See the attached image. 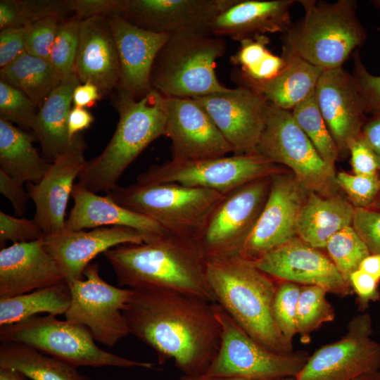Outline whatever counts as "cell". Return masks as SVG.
Returning a JSON list of instances; mask_svg holds the SVG:
<instances>
[{"label":"cell","mask_w":380,"mask_h":380,"mask_svg":"<svg viewBox=\"0 0 380 380\" xmlns=\"http://www.w3.org/2000/svg\"><path fill=\"white\" fill-rule=\"evenodd\" d=\"M180 380H252L248 378L239 376H211L204 374L198 376H184L180 377Z\"/></svg>","instance_id":"cell-58"},{"label":"cell","mask_w":380,"mask_h":380,"mask_svg":"<svg viewBox=\"0 0 380 380\" xmlns=\"http://www.w3.org/2000/svg\"><path fill=\"white\" fill-rule=\"evenodd\" d=\"M68 0H1L0 29L27 27L51 15L70 12Z\"/></svg>","instance_id":"cell-37"},{"label":"cell","mask_w":380,"mask_h":380,"mask_svg":"<svg viewBox=\"0 0 380 380\" xmlns=\"http://www.w3.org/2000/svg\"><path fill=\"white\" fill-rule=\"evenodd\" d=\"M336 182L355 208H369L380 192V178L377 174L359 175L341 172L336 175Z\"/></svg>","instance_id":"cell-42"},{"label":"cell","mask_w":380,"mask_h":380,"mask_svg":"<svg viewBox=\"0 0 380 380\" xmlns=\"http://www.w3.org/2000/svg\"><path fill=\"white\" fill-rule=\"evenodd\" d=\"M71 12L82 20L94 16L120 15L126 0H68Z\"/></svg>","instance_id":"cell-49"},{"label":"cell","mask_w":380,"mask_h":380,"mask_svg":"<svg viewBox=\"0 0 380 380\" xmlns=\"http://www.w3.org/2000/svg\"><path fill=\"white\" fill-rule=\"evenodd\" d=\"M21 372L13 369H0V380H27Z\"/></svg>","instance_id":"cell-59"},{"label":"cell","mask_w":380,"mask_h":380,"mask_svg":"<svg viewBox=\"0 0 380 380\" xmlns=\"http://www.w3.org/2000/svg\"><path fill=\"white\" fill-rule=\"evenodd\" d=\"M0 341L28 346L77 368L153 367L152 363L129 360L100 348L85 326L59 320L51 315H36L0 327Z\"/></svg>","instance_id":"cell-8"},{"label":"cell","mask_w":380,"mask_h":380,"mask_svg":"<svg viewBox=\"0 0 380 380\" xmlns=\"http://www.w3.org/2000/svg\"><path fill=\"white\" fill-rule=\"evenodd\" d=\"M0 369H17L32 380H91L77 367L14 342H1Z\"/></svg>","instance_id":"cell-32"},{"label":"cell","mask_w":380,"mask_h":380,"mask_svg":"<svg viewBox=\"0 0 380 380\" xmlns=\"http://www.w3.org/2000/svg\"><path fill=\"white\" fill-rule=\"evenodd\" d=\"M63 17L51 15L26 27L25 46L29 54L49 60L58 23Z\"/></svg>","instance_id":"cell-43"},{"label":"cell","mask_w":380,"mask_h":380,"mask_svg":"<svg viewBox=\"0 0 380 380\" xmlns=\"http://www.w3.org/2000/svg\"><path fill=\"white\" fill-rule=\"evenodd\" d=\"M133 290L122 312L129 334L170 360L184 376L206 372L220 349L222 328L213 303L165 290Z\"/></svg>","instance_id":"cell-1"},{"label":"cell","mask_w":380,"mask_h":380,"mask_svg":"<svg viewBox=\"0 0 380 380\" xmlns=\"http://www.w3.org/2000/svg\"><path fill=\"white\" fill-rule=\"evenodd\" d=\"M71 197L73 207L65 220V229L80 231L106 226L126 227L151 236L167 233L148 217L127 209L108 196H100L75 184Z\"/></svg>","instance_id":"cell-27"},{"label":"cell","mask_w":380,"mask_h":380,"mask_svg":"<svg viewBox=\"0 0 380 380\" xmlns=\"http://www.w3.org/2000/svg\"><path fill=\"white\" fill-rule=\"evenodd\" d=\"M349 283L353 292L357 297V305L360 311H365L371 302L379 300V283L365 272L359 269L353 272L350 276Z\"/></svg>","instance_id":"cell-51"},{"label":"cell","mask_w":380,"mask_h":380,"mask_svg":"<svg viewBox=\"0 0 380 380\" xmlns=\"http://www.w3.org/2000/svg\"><path fill=\"white\" fill-rule=\"evenodd\" d=\"M293 0H236L212 21L213 34L241 41L267 33H285L291 25Z\"/></svg>","instance_id":"cell-26"},{"label":"cell","mask_w":380,"mask_h":380,"mask_svg":"<svg viewBox=\"0 0 380 380\" xmlns=\"http://www.w3.org/2000/svg\"><path fill=\"white\" fill-rule=\"evenodd\" d=\"M359 270L380 282V254H369L361 262Z\"/></svg>","instance_id":"cell-57"},{"label":"cell","mask_w":380,"mask_h":380,"mask_svg":"<svg viewBox=\"0 0 380 380\" xmlns=\"http://www.w3.org/2000/svg\"><path fill=\"white\" fill-rule=\"evenodd\" d=\"M120 286L179 292L216 303L208 259L198 241L168 233L142 243H126L103 253Z\"/></svg>","instance_id":"cell-2"},{"label":"cell","mask_w":380,"mask_h":380,"mask_svg":"<svg viewBox=\"0 0 380 380\" xmlns=\"http://www.w3.org/2000/svg\"><path fill=\"white\" fill-rule=\"evenodd\" d=\"M106 195L153 220L167 233L198 242L211 213L224 196L177 183L117 186Z\"/></svg>","instance_id":"cell-7"},{"label":"cell","mask_w":380,"mask_h":380,"mask_svg":"<svg viewBox=\"0 0 380 380\" xmlns=\"http://www.w3.org/2000/svg\"><path fill=\"white\" fill-rule=\"evenodd\" d=\"M352 224L370 254H380V210L355 208Z\"/></svg>","instance_id":"cell-47"},{"label":"cell","mask_w":380,"mask_h":380,"mask_svg":"<svg viewBox=\"0 0 380 380\" xmlns=\"http://www.w3.org/2000/svg\"><path fill=\"white\" fill-rule=\"evenodd\" d=\"M236 0H126L120 15L140 28L173 34L206 30ZM210 32V31H209Z\"/></svg>","instance_id":"cell-21"},{"label":"cell","mask_w":380,"mask_h":380,"mask_svg":"<svg viewBox=\"0 0 380 380\" xmlns=\"http://www.w3.org/2000/svg\"><path fill=\"white\" fill-rule=\"evenodd\" d=\"M308 191L284 170L271 177L263 208L239 257L253 261L297 237L296 223Z\"/></svg>","instance_id":"cell-15"},{"label":"cell","mask_w":380,"mask_h":380,"mask_svg":"<svg viewBox=\"0 0 380 380\" xmlns=\"http://www.w3.org/2000/svg\"><path fill=\"white\" fill-rule=\"evenodd\" d=\"M270 380H298L296 376H284Z\"/></svg>","instance_id":"cell-62"},{"label":"cell","mask_w":380,"mask_h":380,"mask_svg":"<svg viewBox=\"0 0 380 380\" xmlns=\"http://www.w3.org/2000/svg\"><path fill=\"white\" fill-rule=\"evenodd\" d=\"M0 191L11 203L15 215H23L30 198L27 191L23 188V184L0 170Z\"/></svg>","instance_id":"cell-52"},{"label":"cell","mask_w":380,"mask_h":380,"mask_svg":"<svg viewBox=\"0 0 380 380\" xmlns=\"http://www.w3.org/2000/svg\"><path fill=\"white\" fill-rule=\"evenodd\" d=\"M208 113L234 155L258 153L268 102L244 86L194 98Z\"/></svg>","instance_id":"cell-16"},{"label":"cell","mask_w":380,"mask_h":380,"mask_svg":"<svg viewBox=\"0 0 380 380\" xmlns=\"http://www.w3.org/2000/svg\"><path fill=\"white\" fill-rule=\"evenodd\" d=\"M353 380H380V370L374 372L365 374Z\"/></svg>","instance_id":"cell-60"},{"label":"cell","mask_w":380,"mask_h":380,"mask_svg":"<svg viewBox=\"0 0 380 380\" xmlns=\"http://www.w3.org/2000/svg\"><path fill=\"white\" fill-rule=\"evenodd\" d=\"M150 237L130 227H103L88 232L64 229L44 235L42 241L69 281L84 279L85 268L99 254L122 244L142 243Z\"/></svg>","instance_id":"cell-20"},{"label":"cell","mask_w":380,"mask_h":380,"mask_svg":"<svg viewBox=\"0 0 380 380\" xmlns=\"http://www.w3.org/2000/svg\"><path fill=\"white\" fill-rule=\"evenodd\" d=\"M82 20L76 15L59 21L49 61L63 78L74 73Z\"/></svg>","instance_id":"cell-39"},{"label":"cell","mask_w":380,"mask_h":380,"mask_svg":"<svg viewBox=\"0 0 380 380\" xmlns=\"http://www.w3.org/2000/svg\"><path fill=\"white\" fill-rule=\"evenodd\" d=\"M84 279L67 281L71 292L65 319L85 326L94 338L109 347L129 334L123 310L131 300L133 290L115 287L105 281L98 263H90Z\"/></svg>","instance_id":"cell-12"},{"label":"cell","mask_w":380,"mask_h":380,"mask_svg":"<svg viewBox=\"0 0 380 380\" xmlns=\"http://www.w3.org/2000/svg\"><path fill=\"white\" fill-rule=\"evenodd\" d=\"M0 78L25 94L39 108L63 79L49 60L26 51L1 68Z\"/></svg>","instance_id":"cell-33"},{"label":"cell","mask_w":380,"mask_h":380,"mask_svg":"<svg viewBox=\"0 0 380 380\" xmlns=\"http://www.w3.org/2000/svg\"><path fill=\"white\" fill-rule=\"evenodd\" d=\"M292 115L317 151L332 170L339 152L319 110L315 89L292 110Z\"/></svg>","instance_id":"cell-35"},{"label":"cell","mask_w":380,"mask_h":380,"mask_svg":"<svg viewBox=\"0 0 380 380\" xmlns=\"http://www.w3.org/2000/svg\"><path fill=\"white\" fill-rule=\"evenodd\" d=\"M42 239L15 243L0 251V298H8L65 281Z\"/></svg>","instance_id":"cell-24"},{"label":"cell","mask_w":380,"mask_h":380,"mask_svg":"<svg viewBox=\"0 0 380 380\" xmlns=\"http://www.w3.org/2000/svg\"><path fill=\"white\" fill-rule=\"evenodd\" d=\"M282 170L279 165L259 153L194 161L171 160L150 166L137 176L136 183H177L225 195L246 183L271 177Z\"/></svg>","instance_id":"cell-11"},{"label":"cell","mask_w":380,"mask_h":380,"mask_svg":"<svg viewBox=\"0 0 380 380\" xmlns=\"http://www.w3.org/2000/svg\"><path fill=\"white\" fill-rule=\"evenodd\" d=\"M285 60L282 56H276L271 52L265 57L262 63L251 73L245 77L255 81L268 80L277 75L284 68Z\"/></svg>","instance_id":"cell-53"},{"label":"cell","mask_w":380,"mask_h":380,"mask_svg":"<svg viewBox=\"0 0 380 380\" xmlns=\"http://www.w3.org/2000/svg\"><path fill=\"white\" fill-rule=\"evenodd\" d=\"M325 248L329 258L349 284L350 274L358 270L363 259L370 254L365 242L351 226L333 235Z\"/></svg>","instance_id":"cell-38"},{"label":"cell","mask_w":380,"mask_h":380,"mask_svg":"<svg viewBox=\"0 0 380 380\" xmlns=\"http://www.w3.org/2000/svg\"><path fill=\"white\" fill-rule=\"evenodd\" d=\"M315 94L338 152L346 154L350 141L362 133L365 114L355 79L343 67L324 70Z\"/></svg>","instance_id":"cell-23"},{"label":"cell","mask_w":380,"mask_h":380,"mask_svg":"<svg viewBox=\"0 0 380 380\" xmlns=\"http://www.w3.org/2000/svg\"><path fill=\"white\" fill-rule=\"evenodd\" d=\"M368 313L353 317L338 340L316 350L296 376L298 380H353L380 370V343L372 338Z\"/></svg>","instance_id":"cell-14"},{"label":"cell","mask_w":380,"mask_h":380,"mask_svg":"<svg viewBox=\"0 0 380 380\" xmlns=\"http://www.w3.org/2000/svg\"><path fill=\"white\" fill-rule=\"evenodd\" d=\"M353 77L362 97L365 113L380 115V76L368 72L360 56L355 58Z\"/></svg>","instance_id":"cell-46"},{"label":"cell","mask_w":380,"mask_h":380,"mask_svg":"<svg viewBox=\"0 0 380 380\" xmlns=\"http://www.w3.org/2000/svg\"><path fill=\"white\" fill-rule=\"evenodd\" d=\"M270 39L266 35H259L240 41L238 51L230 58L231 63L244 75H249L256 69L270 52L267 46Z\"/></svg>","instance_id":"cell-45"},{"label":"cell","mask_w":380,"mask_h":380,"mask_svg":"<svg viewBox=\"0 0 380 380\" xmlns=\"http://www.w3.org/2000/svg\"><path fill=\"white\" fill-rule=\"evenodd\" d=\"M257 151L272 163L290 168L308 191L326 197L338 194L335 171L321 158L291 111L268 103Z\"/></svg>","instance_id":"cell-9"},{"label":"cell","mask_w":380,"mask_h":380,"mask_svg":"<svg viewBox=\"0 0 380 380\" xmlns=\"http://www.w3.org/2000/svg\"><path fill=\"white\" fill-rule=\"evenodd\" d=\"M329 292L318 286H302L296 312V331L302 343H309L311 334L322 324L332 322L335 311L327 298Z\"/></svg>","instance_id":"cell-36"},{"label":"cell","mask_w":380,"mask_h":380,"mask_svg":"<svg viewBox=\"0 0 380 380\" xmlns=\"http://www.w3.org/2000/svg\"><path fill=\"white\" fill-rule=\"evenodd\" d=\"M302 286L293 282L278 281L272 303L276 325L286 341L293 345L296 331V312Z\"/></svg>","instance_id":"cell-40"},{"label":"cell","mask_w":380,"mask_h":380,"mask_svg":"<svg viewBox=\"0 0 380 380\" xmlns=\"http://www.w3.org/2000/svg\"><path fill=\"white\" fill-rule=\"evenodd\" d=\"M225 51L223 37L209 31L170 34L154 61L152 88L165 97L192 99L229 91L215 71L217 59Z\"/></svg>","instance_id":"cell-5"},{"label":"cell","mask_w":380,"mask_h":380,"mask_svg":"<svg viewBox=\"0 0 380 380\" xmlns=\"http://www.w3.org/2000/svg\"><path fill=\"white\" fill-rule=\"evenodd\" d=\"M372 205H373L374 210H380V192L376 196L374 201L372 203Z\"/></svg>","instance_id":"cell-61"},{"label":"cell","mask_w":380,"mask_h":380,"mask_svg":"<svg viewBox=\"0 0 380 380\" xmlns=\"http://www.w3.org/2000/svg\"><path fill=\"white\" fill-rule=\"evenodd\" d=\"M271 177L246 183L224 196L198 240L207 259L238 255L265 203Z\"/></svg>","instance_id":"cell-13"},{"label":"cell","mask_w":380,"mask_h":380,"mask_svg":"<svg viewBox=\"0 0 380 380\" xmlns=\"http://www.w3.org/2000/svg\"><path fill=\"white\" fill-rule=\"evenodd\" d=\"M378 8H380V0L373 1H372Z\"/></svg>","instance_id":"cell-63"},{"label":"cell","mask_w":380,"mask_h":380,"mask_svg":"<svg viewBox=\"0 0 380 380\" xmlns=\"http://www.w3.org/2000/svg\"><path fill=\"white\" fill-rule=\"evenodd\" d=\"M81 82L74 72L63 79L39 107L32 129L40 142L42 156L53 163L68 149V116L75 87Z\"/></svg>","instance_id":"cell-29"},{"label":"cell","mask_w":380,"mask_h":380,"mask_svg":"<svg viewBox=\"0 0 380 380\" xmlns=\"http://www.w3.org/2000/svg\"><path fill=\"white\" fill-rule=\"evenodd\" d=\"M281 56L285 60L284 68L268 80H251L237 69L232 71L231 78L238 86L254 90L268 103L291 111L315 89L324 70L284 48Z\"/></svg>","instance_id":"cell-28"},{"label":"cell","mask_w":380,"mask_h":380,"mask_svg":"<svg viewBox=\"0 0 380 380\" xmlns=\"http://www.w3.org/2000/svg\"><path fill=\"white\" fill-rule=\"evenodd\" d=\"M355 207L341 196H322L308 191L299 212L297 236L315 248H325L329 239L350 226Z\"/></svg>","instance_id":"cell-30"},{"label":"cell","mask_w":380,"mask_h":380,"mask_svg":"<svg viewBox=\"0 0 380 380\" xmlns=\"http://www.w3.org/2000/svg\"><path fill=\"white\" fill-rule=\"evenodd\" d=\"M222 328L218 353L204 375L239 376L252 380H270L296 376L309 354L293 351L274 352L251 337L217 303H213Z\"/></svg>","instance_id":"cell-10"},{"label":"cell","mask_w":380,"mask_h":380,"mask_svg":"<svg viewBox=\"0 0 380 380\" xmlns=\"http://www.w3.org/2000/svg\"><path fill=\"white\" fill-rule=\"evenodd\" d=\"M299 2L304 16L284 33L283 48L323 70L342 67L367 36L355 15V2Z\"/></svg>","instance_id":"cell-6"},{"label":"cell","mask_w":380,"mask_h":380,"mask_svg":"<svg viewBox=\"0 0 380 380\" xmlns=\"http://www.w3.org/2000/svg\"><path fill=\"white\" fill-rule=\"evenodd\" d=\"M119 120L111 139L97 156L87 161L78 182L87 189L106 194L129 165L153 141L165 136L166 97L153 89L140 99L117 90Z\"/></svg>","instance_id":"cell-4"},{"label":"cell","mask_w":380,"mask_h":380,"mask_svg":"<svg viewBox=\"0 0 380 380\" xmlns=\"http://www.w3.org/2000/svg\"><path fill=\"white\" fill-rule=\"evenodd\" d=\"M94 122V116L86 108L73 106L68 122V134L71 139L77 134L88 129Z\"/></svg>","instance_id":"cell-54"},{"label":"cell","mask_w":380,"mask_h":380,"mask_svg":"<svg viewBox=\"0 0 380 380\" xmlns=\"http://www.w3.org/2000/svg\"><path fill=\"white\" fill-rule=\"evenodd\" d=\"M354 174L374 175L380 170V160L374 151L360 134L350 141L348 146Z\"/></svg>","instance_id":"cell-48"},{"label":"cell","mask_w":380,"mask_h":380,"mask_svg":"<svg viewBox=\"0 0 380 380\" xmlns=\"http://www.w3.org/2000/svg\"><path fill=\"white\" fill-rule=\"evenodd\" d=\"M101 97L98 87L94 84L80 83L74 90L72 103L74 106L86 108L93 106Z\"/></svg>","instance_id":"cell-55"},{"label":"cell","mask_w":380,"mask_h":380,"mask_svg":"<svg viewBox=\"0 0 380 380\" xmlns=\"http://www.w3.org/2000/svg\"><path fill=\"white\" fill-rule=\"evenodd\" d=\"M44 236L43 231L34 219L17 217L0 212V246L4 248L7 241L26 243L39 240Z\"/></svg>","instance_id":"cell-44"},{"label":"cell","mask_w":380,"mask_h":380,"mask_svg":"<svg viewBox=\"0 0 380 380\" xmlns=\"http://www.w3.org/2000/svg\"><path fill=\"white\" fill-rule=\"evenodd\" d=\"M165 136L171 141L172 160H199L232 153L208 113L192 98L166 97Z\"/></svg>","instance_id":"cell-17"},{"label":"cell","mask_w":380,"mask_h":380,"mask_svg":"<svg viewBox=\"0 0 380 380\" xmlns=\"http://www.w3.org/2000/svg\"><path fill=\"white\" fill-rule=\"evenodd\" d=\"M71 301L66 281L16 296L0 298V327L13 324L40 313L65 315Z\"/></svg>","instance_id":"cell-34"},{"label":"cell","mask_w":380,"mask_h":380,"mask_svg":"<svg viewBox=\"0 0 380 380\" xmlns=\"http://www.w3.org/2000/svg\"><path fill=\"white\" fill-rule=\"evenodd\" d=\"M207 273L216 303L251 337L274 352H293L273 317L274 279L237 255L208 259Z\"/></svg>","instance_id":"cell-3"},{"label":"cell","mask_w":380,"mask_h":380,"mask_svg":"<svg viewBox=\"0 0 380 380\" xmlns=\"http://www.w3.org/2000/svg\"><path fill=\"white\" fill-rule=\"evenodd\" d=\"M34 137L0 119V170L17 182L38 184L51 163L33 146Z\"/></svg>","instance_id":"cell-31"},{"label":"cell","mask_w":380,"mask_h":380,"mask_svg":"<svg viewBox=\"0 0 380 380\" xmlns=\"http://www.w3.org/2000/svg\"><path fill=\"white\" fill-rule=\"evenodd\" d=\"M26 27H8L0 32V67L8 65L25 51Z\"/></svg>","instance_id":"cell-50"},{"label":"cell","mask_w":380,"mask_h":380,"mask_svg":"<svg viewBox=\"0 0 380 380\" xmlns=\"http://www.w3.org/2000/svg\"><path fill=\"white\" fill-rule=\"evenodd\" d=\"M74 72L81 83L94 84L102 96L118 89V53L106 17L99 15L82 20Z\"/></svg>","instance_id":"cell-25"},{"label":"cell","mask_w":380,"mask_h":380,"mask_svg":"<svg viewBox=\"0 0 380 380\" xmlns=\"http://www.w3.org/2000/svg\"><path fill=\"white\" fill-rule=\"evenodd\" d=\"M107 20L119 58L120 82L117 90L140 99L153 89V65L170 34L140 28L118 15L107 17Z\"/></svg>","instance_id":"cell-22"},{"label":"cell","mask_w":380,"mask_h":380,"mask_svg":"<svg viewBox=\"0 0 380 380\" xmlns=\"http://www.w3.org/2000/svg\"><path fill=\"white\" fill-rule=\"evenodd\" d=\"M87 147L82 133L75 135L67 151L54 162L38 184L27 183L29 196L35 205L34 220L44 235L65 229L69 197L86 163Z\"/></svg>","instance_id":"cell-19"},{"label":"cell","mask_w":380,"mask_h":380,"mask_svg":"<svg viewBox=\"0 0 380 380\" xmlns=\"http://www.w3.org/2000/svg\"><path fill=\"white\" fill-rule=\"evenodd\" d=\"M361 135L380 160V115L363 127Z\"/></svg>","instance_id":"cell-56"},{"label":"cell","mask_w":380,"mask_h":380,"mask_svg":"<svg viewBox=\"0 0 380 380\" xmlns=\"http://www.w3.org/2000/svg\"><path fill=\"white\" fill-rule=\"evenodd\" d=\"M248 262L277 281L318 286L343 298L353 293L331 259L298 236Z\"/></svg>","instance_id":"cell-18"},{"label":"cell","mask_w":380,"mask_h":380,"mask_svg":"<svg viewBox=\"0 0 380 380\" xmlns=\"http://www.w3.org/2000/svg\"><path fill=\"white\" fill-rule=\"evenodd\" d=\"M37 107L20 89L0 80V119L32 128Z\"/></svg>","instance_id":"cell-41"}]
</instances>
